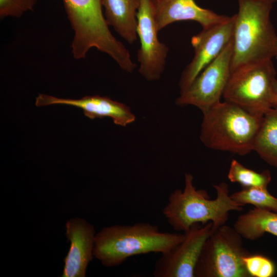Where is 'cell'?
I'll return each mask as SVG.
<instances>
[{
    "instance_id": "cell-11",
    "label": "cell",
    "mask_w": 277,
    "mask_h": 277,
    "mask_svg": "<svg viewBox=\"0 0 277 277\" xmlns=\"http://www.w3.org/2000/svg\"><path fill=\"white\" fill-rule=\"evenodd\" d=\"M233 27L234 15L224 22L203 29L192 37L194 54L181 74L179 84L180 92L187 88L232 40Z\"/></svg>"
},
{
    "instance_id": "cell-8",
    "label": "cell",
    "mask_w": 277,
    "mask_h": 277,
    "mask_svg": "<svg viewBox=\"0 0 277 277\" xmlns=\"http://www.w3.org/2000/svg\"><path fill=\"white\" fill-rule=\"evenodd\" d=\"M232 40L206 66L175 100L179 106L191 105L202 112L220 102L231 73Z\"/></svg>"
},
{
    "instance_id": "cell-17",
    "label": "cell",
    "mask_w": 277,
    "mask_h": 277,
    "mask_svg": "<svg viewBox=\"0 0 277 277\" xmlns=\"http://www.w3.org/2000/svg\"><path fill=\"white\" fill-rule=\"evenodd\" d=\"M253 150L268 164L277 168V106L264 114Z\"/></svg>"
},
{
    "instance_id": "cell-2",
    "label": "cell",
    "mask_w": 277,
    "mask_h": 277,
    "mask_svg": "<svg viewBox=\"0 0 277 277\" xmlns=\"http://www.w3.org/2000/svg\"><path fill=\"white\" fill-rule=\"evenodd\" d=\"M216 196L210 200L204 190H197L193 185V176L185 175L184 190L176 189L168 197L162 212L169 224L179 231H187L194 224L212 222V230L225 225L231 211H241L243 206L233 201L226 183L213 185Z\"/></svg>"
},
{
    "instance_id": "cell-6",
    "label": "cell",
    "mask_w": 277,
    "mask_h": 277,
    "mask_svg": "<svg viewBox=\"0 0 277 277\" xmlns=\"http://www.w3.org/2000/svg\"><path fill=\"white\" fill-rule=\"evenodd\" d=\"M74 32L72 53L76 60L85 58L92 48L112 57L122 50L123 43L110 32L103 13V0H63Z\"/></svg>"
},
{
    "instance_id": "cell-9",
    "label": "cell",
    "mask_w": 277,
    "mask_h": 277,
    "mask_svg": "<svg viewBox=\"0 0 277 277\" xmlns=\"http://www.w3.org/2000/svg\"><path fill=\"white\" fill-rule=\"evenodd\" d=\"M136 18L140 42L137 52L138 71L148 81L159 80L165 68L168 48L157 36L153 0H140Z\"/></svg>"
},
{
    "instance_id": "cell-4",
    "label": "cell",
    "mask_w": 277,
    "mask_h": 277,
    "mask_svg": "<svg viewBox=\"0 0 277 277\" xmlns=\"http://www.w3.org/2000/svg\"><path fill=\"white\" fill-rule=\"evenodd\" d=\"M200 140L207 148L240 155L253 150L263 116L226 101L202 112Z\"/></svg>"
},
{
    "instance_id": "cell-3",
    "label": "cell",
    "mask_w": 277,
    "mask_h": 277,
    "mask_svg": "<svg viewBox=\"0 0 277 277\" xmlns=\"http://www.w3.org/2000/svg\"><path fill=\"white\" fill-rule=\"evenodd\" d=\"M273 0H238L234 15L231 71L277 54V34L271 22Z\"/></svg>"
},
{
    "instance_id": "cell-16",
    "label": "cell",
    "mask_w": 277,
    "mask_h": 277,
    "mask_svg": "<svg viewBox=\"0 0 277 277\" xmlns=\"http://www.w3.org/2000/svg\"><path fill=\"white\" fill-rule=\"evenodd\" d=\"M233 228L249 240L258 239L265 233L277 236V212L254 207L240 215Z\"/></svg>"
},
{
    "instance_id": "cell-7",
    "label": "cell",
    "mask_w": 277,
    "mask_h": 277,
    "mask_svg": "<svg viewBox=\"0 0 277 277\" xmlns=\"http://www.w3.org/2000/svg\"><path fill=\"white\" fill-rule=\"evenodd\" d=\"M234 228L223 225L205 241L194 270V277H251L243 258L250 254Z\"/></svg>"
},
{
    "instance_id": "cell-21",
    "label": "cell",
    "mask_w": 277,
    "mask_h": 277,
    "mask_svg": "<svg viewBox=\"0 0 277 277\" xmlns=\"http://www.w3.org/2000/svg\"><path fill=\"white\" fill-rule=\"evenodd\" d=\"M37 0H0V17H19L24 13L33 10Z\"/></svg>"
},
{
    "instance_id": "cell-15",
    "label": "cell",
    "mask_w": 277,
    "mask_h": 277,
    "mask_svg": "<svg viewBox=\"0 0 277 277\" xmlns=\"http://www.w3.org/2000/svg\"><path fill=\"white\" fill-rule=\"evenodd\" d=\"M140 0H103L108 25L129 44L137 39L136 15Z\"/></svg>"
},
{
    "instance_id": "cell-14",
    "label": "cell",
    "mask_w": 277,
    "mask_h": 277,
    "mask_svg": "<svg viewBox=\"0 0 277 277\" xmlns=\"http://www.w3.org/2000/svg\"><path fill=\"white\" fill-rule=\"evenodd\" d=\"M153 3L155 23L158 32L177 21H195L205 29L224 22L230 17L203 8L194 0H153Z\"/></svg>"
},
{
    "instance_id": "cell-22",
    "label": "cell",
    "mask_w": 277,
    "mask_h": 277,
    "mask_svg": "<svg viewBox=\"0 0 277 277\" xmlns=\"http://www.w3.org/2000/svg\"><path fill=\"white\" fill-rule=\"evenodd\" d=\"M273 1H274L275 2L277 1V0H273Z\"/></svg>"
},
{
    "instance_id": "cell-13",
    "label": "cell",
    "mask_w": 277,
    "mask_h": 277,
    "mask_svg": "<svg viewBox=\"0 0 277 277\" xmlns=\"http://www.w3.org/2000/svg\"><path fill=\"white\" fill-rule=\"evenodd\" d=\"M53 104L68 105L81 108L85 115L92 120L108 117L115 125L122 127L134 122L136 120L135 115L129 107L106 96L96 95L74 100L39 94L36 98L35 105L37 107Z\"/></svg>"
},
{
    "instance_id": "cell-10",
    "label": "cell",
    "mask_w": 277,
    "mask_h": 277,
    "mask_svg": "<svg viewBox=\"0 0 277 277\" xmlns=\"http://www.w3.org/2000/svg\"><path fill=\"white\" fill-rule=\"evenodd\" d=\"M212 223L193 224L183 240L155 263V277H194V270L203 245L211 233Z\"/></svg>"
},
{
    "instance_id": "cell-18",
    "label": "cell",
    "mask_w": 277,
    "mask_h": 277,
    "mask_svg": "<svg viewBox=\"0 0 277 277\" xmlns=\"http://www.w3.org/2000/svg\"><path fill=\"white\" fill-rule=\"evenodd\" d=\"M228 178L232 183L240 184L243 188H267L271 179L269 170L257 172L244 167L234 159L231 162Z\"/></svg>"
},
{
    "instance_id": "cell-19",
    "label": "cell",
    "mask_w": 277,
    "mask_h": 277,
    "mask_svg": "<svg viewBox=\"0 0 277 277\" xmlns=\"http://www.w3.org/2000/svg\"><path fill=\"white\" fill-rule=\"evenodd\" d=\"M230 197L243 205L251 204L255 207L277 212V198L268 191L267 188L246 187L233 193Z\"/></svg>"
},
{
    "instance_id": "cell-5",
    "label": "cell",
    "mask_w": 277,
    "mask_h": 277,
    "mask_svg": "<svg viewBox=\"0 0 277 277\" xmlns=\"http://www.w3.org/2000/svg\"><path fill=\"white\" fill-rule=\"evenodd\" d=\"M271 59L243 65L231 71L224 90V101L263 115L277 106V80Z\"/></svg>"
},
{
    "instance_id": "cell-20",
    "label": "cell",
    "mask_w": 277,
    "mask_h": 277,
    "mask_svg": "<svg viewBox=\"0 0 277 277\" xmlns=\"http://www.w3.org/2000/svg\"><path fill=\"white\" fill-rule=\"evenodd\" d=\"M243 260L251 277H271L275 274L274 263L262 254L250 253L244 256Z\"/></svg>"
},
{
    "instance_id": "cell-12",
    "label": "cell",
    "mask_w": 277,
    "mask_h": 277,
    "mask_svg": "<svg viewBox=\"0 0 277 277\" xmlns=\"http://www.w3.org/2000/svg\"><path fill=\"white\" fill-rule=\"evenodd\" d=\"M66 235L70 243L64 259L62 277H85L87 267L92 259L95 233L92 225L79 217L66 223Z\"/></svg>"
},
{
    "instance_id": "cell-23",
    "label": "cell",
    "mask_w": 277,
    "mask_h": 277,
    "mask_svg": "<svg viewBox=\"0 0 277 277\" xmlns=\"http://www.w3.org/2000/svg\"><path fill=\"white\" fill-rule=\"evenodd\" d=\"M275 57H276L277 58V54H276V56H275Z\"/></svg>"
},
{
    "instance_id": "cell-1",
    "label": "cell",
    "mask_w": 277,
    "mask_h": 277,
    "mask_svg": "<svg viewBox=\"0 0 277 277\" xmlns=\"http://www.w3.org/2000/svg\"><path fill=\"white\" fill-rule=\"evenodd\" d=\"M184 233L162 232L149 223L106 227L95 234L93 256L105 267L118 266L132 256L164 254L184 239Z\"/></svg>"
}]
</instances>
